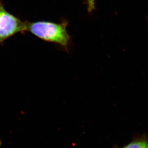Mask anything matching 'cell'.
I'll list each match as a JSON object with an SVG mask.
<instances>
[{"instance_id": "obj_1", "label": "cell", "mask_w": 148, "mask_h": 148, "mask_svg": "<svg viewBox=\"0 0 148 148\" xmlns=\"http://www.w3.org/2000/svg\"><path fill=\"white\" fill-rule=\"evenodd\" d=\"M68 21L60 24L50 21H26V31H28L41 39L54 43L69 50L71 36L67 32Z\"/></svg>"}, {"instance_id": "obj_4", "label": "cell", "mask_w": 148, "mask_h": 148, "mask_svg": "<svg viewBox=\"0 0 148 148\" xmlns=\"http://www.w3.org/2000/svg\"><path fill=\"white\" fill-rule=\"evenodd\" d=\"M87 10L88 12H91L95 8V0H87Z\"/></svg>"}, {"instance_id": "obj_3", "label": "cell", "mask_w": 148, "mask_h": 148, "mask_svg": "<svg viewBox=\"0 0 148 148\" xmlns=\"http://www.w3.org/2000/svg\"><path fill=\"white\" fill-rule=\"evenodd\" d=\"M122 148H148V138H137Z\"/></svg>"}, {"instance_id": "obj_2", "label": "cell", "mask_w": 148, "mask_h": 148, "mask_svg": "<svg viewBox=\"0 0 148 148\" xmlns=\"http://www.w3.org/2000/svg\"><path fill=\"white\" fill-rule=\"evenodd\" d=\"M25 31L26 21L23 22L8 12L0 0V43L17 33Z\"/></svg>"}]
</instances>
